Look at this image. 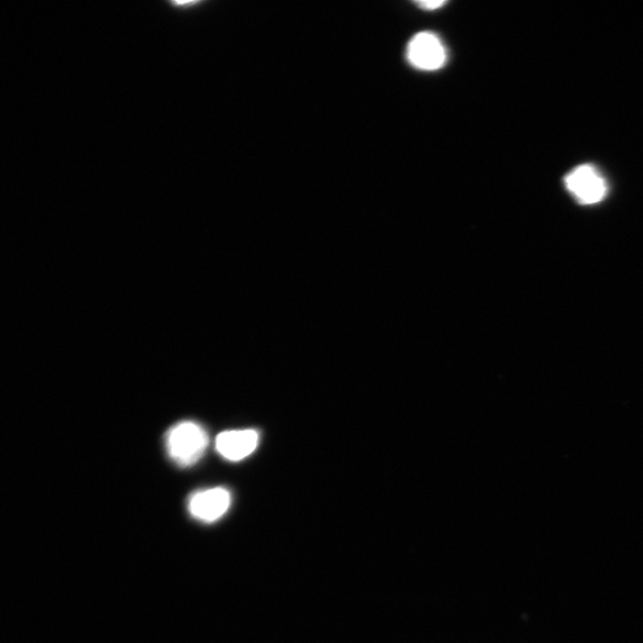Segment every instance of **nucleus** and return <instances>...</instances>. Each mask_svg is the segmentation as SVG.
<instances>
[{
	"label": "nucleus",
	"instance_id": "nucleus-2",
	"mask_svg": "<svg viewBox=\"0 0 643 643\" xmlns=\"http://www.w3.org/2000/svg\"><path fill=\"white\" fill-rule=\"evenodd\" d=\"M567 191L583 206H594L607 197L608 185L592 165H580L565 178Z\"/></svg>",
	"mask_w": 643,
	"mask_h": 643
},
{
	"label": "nucleus",
	"instance_id": "nucleus-3",
	"mask_svg": "<svg viewBox=\"0 0 643 643\" xmlns=\"http://www.w3.org/2000/svg\"><path fill=\"white\" fill-rule=\"evenodd\" d=\"M408 60L422 70H436L446 64L447 53L433 33H420L409 43Z\"/></svg>",
	"mask_w": 643,
	"mask_h": 643
},
{
	"label": "nucleus",
	"instance_id": "nucleus-4",
	"mask_svg": "<svg viewBox=\"0 0 643 643\" xmlns=\"http://www.w3.org/2000/svg\"><path fill=\"white\" fill-rule=\"evenodd\" d=\"M231 505V492L213 488L193 494L189 499V511L196 520L213 523L224 517Z\"/></svg>",
	"mask_w": 643,
	"mask_h": 643
},
{
	"label": "nucleus",
	"instance_id": "nucleus-5",
	"mask_svg": "<svg viewBox=\"0 0 643 643\" xmlns=\"http://www.w3.org/2000/svg\"><path fill=\"white\" fill-rule=\"evenodd\" d=\"M259 445V433L253 429L246 431H229L217 439V450L229 462L246 459Z\"/></svg>",
	"mask_w": 643,
	"mask_h": 643
},
{
	"label": "nucleus",
	"instance_id": "nucleus-1",
	"mask_svg": "<svg viewBox=\"0 0 643 643\" xmlns=\"http://www.w3.org/2000/svg\"><path fill=\"white\" fill-rule=\"evenodd\" d=\"M208 445L206 429L190 421L175 425L166 436L168 455L181 467H190L202 459Z\"/></svg>",
	"mask_w": 643,
	"mask_h": 643
},
{
	"label": "nucleus",
	"instance_id": "nucleus-6",
	"mask_svg": "<svg viewBox=\"0 0 643 643\" xmlns=\"http://www.w3.org/2000/svg\"><path fill=\"white\" fill-rule=\"evenodd\" d=\"M445 4H446V2H440V0H436V2H421V3H419V5L425 10H435V9H439L443 5H445Z\"/></svg>",
	"mask_w": 643,
	"mask_h": 643
}]
</instances>
